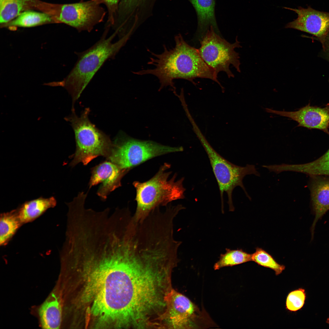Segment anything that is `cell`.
Listing matches in <instances>:
<instances>
[{"instance_id":"1","label":"cell","mask_w":329,"mask_h":329,"mask_svg":"<svg viewBox=\"0 0 329 329\" xmlns=\"http://www.w3.org/2000/svg\"><path fill=\"white\" fill-rule=\"evenodd\" d=\"M61 258L73 320L85 328H127L138 278L125 234L115 227L85 232L67 243Z\"/></svg>"},{"instance_id":"2","label":"cell","mask_w":329,"mask_h":329,"mask_svg":"<svg viewBox=\"0 0 329 329\" xmlns=\"http://www.w3.org/2000/svg\"><path fill=\"white\" fill-rule=\"evenodd\" d=\"M175 45L171 48L164 46V51L157 54L150 52L153 56L148 64L154 66L152 69L142 70L133 73L143 75H151L156 76L160 84L159 90L167 86L175 91L174 80L181 79L193 83L196 78H207L217 82L221 88H224L218 80L215 71L209 67L200 56L198 49L188 44L182 36L175 37Z\"/></svg>"},{"instance_id":"3","label":"cell","mask_w":329,"mask_h":329,"mask_svg":"<svg viewBox=\"0 0 329 329\" xmlns=\"http://www.w3.org/2000/svg\"><path fill=\"white\" fill-rule=\"evenodd\" d=\"M108 30L105 29L100 39L90 48L85 51L76 52L77 60L63 81V86L71 95L73 104L79 98L104 63L107 60L115 58L129 37V35H127L113 42L117 34L114 32L107 38Z\"/></svg>"},{"instance_id":"4","label":"cell","mask_w":329,"mask_h":329,"mask_svg":"<svg viewBox=\"0 0 329 329\" xmlns=\"http://www.w3.org/2000/svg\"><path fill=\"white\" fill-rule=\"evenodd\" d=\"M170 165L164 163L151 179L143 182L135 181L133 185L136 190V207L133 214L138 220L145 218L156 208L166 207L173 201L185 198L184 178L176 180L175 173L171 178Z\"/></svg>"},{"instance_id":"5","label":"cell","mask_w":329,"mask_h":329,"mask_svg":"<svg viewBox=\"0 0 329 329\" xmlns=\"http://www.w3.org/2000/svg\"><path fill=\"white\" fill-rule=\"evenodd\" d=\"M90 112L89 108H86L79 117L73 110L71 115L66 118L71 123L75 135L76 150L69 164L73 167L80 162L86 165L99 156L107 159L112 149L113 143L109 137L90 121Z\"/></svg>"},{"instance_id":"6","label":"cell","mask_w":329,"mask_h":329,"mask_svg":"<svg viewBox=\"0 0 329 329\" xmlns=\"http://www.w3.org/2000/svg\"><path fill=\"white\" fill-rule=\"evenodd\" d=\"M113 143L112 149L107 159L129 171L152 158L183 150L182 146L173 147L151 140H140L122 132L118 135Z\"/></svg>"},{"instance_id":"7","label":"cell","mask_w":329,"mask_h":329,"mask_svg":"<svg viewBox=\"0 0 329 329\" xmlns=\"http://www.w3.org/2000/svg\"><path fill=\"white\" fill-rule=\"evenodd\" d=\"M207 155L214 174L217 182L221 196L222 210L223 207V194H227L230 211L234 210L232 202V192L237 186L240 187L250 200L243 184L244 177L249 175L260 176L254 165L247 164L245 166L236 165L228 161L216 152L210 145L201 131L196 134Z\"/></svg>"},{"instance_id":"8","label":"cell","mask_w":329,"mask_h":329,"mask_svg":"<svg viewBox=\"0 0 329 329\" xmlns=\"http://www.w3.org/2000/svg\"><path fill=\"white\" fill-rule=\"evenodd\" d=\"M200 44L201 46L198 49L200 56L217 75L224 72L229 78L234 77V75L230 69L231 65L240 72L239 54L235 51V48L241 47L237 37L235 41L231 44L216 34L211 26L202 37Z\"/></svg>"},{"instance_id":"9","label":"cell","mask_w":329,"mask_h":329,"mask_svg":"<svg viewBox=\"0 0 329 329\" xmlns=\"http://www.w3.org/2000/svg\"><path fill=\"white\" fill-rule=\"evenodd\" d=\"M201 312L188 298L173 288L168 294L163 316V328L195 329L200 326Z\"/></svg>"},{"instance_id":"10","label":"cell","mask_w":329,"mask_h":329,"mask_svg":"<svg viewBox=\"0 0 329 329\" xmlns=\"http://www.w3.org/2000/svg\"><path fill=\"white\" fill-rule=\"evenodd\" d=\"M101 0H89L63 4L59 8L56 20L74 28L79 32H91L97 25L102 22L106 15L101 6Z\"/></svg>"},{"instance_id":"11","label":"cell","mask_w":329,"mask_h":329,"mask_svg":"<svg viewBox=\"0 0 329 329\" xmlns=\"http://www.w3.org/2000/svg\"><path fill=\"white\" fill-rule=\"evenodd\" d=\"M297 15V18L288 23L286 28H292L314 35L324 42L329 32V12L319 11L310 7L297 9L284 7Z\"/></svg>"},{"instance_id":"12","label":"cell","mask_w":329,"mask_h":329,"mask_svg":"<svg viewBox=\"0 0 329 329\" xmlns=\"http://www.w3.org/2000/svg\"><path fill=\"white\" fill-rule=\"evenodd\" d=\"M266 112L286 117L296 122L298 126L323 131L329 135V103L324 108L311 106L310 104L298 110L279 111L269 108Z\"/></svg>"},{"instance_id":"13","label":"cell","mask_w":329,"mask_h":329,"mask_svg":"<svg viewBox=\"0 0 329 329\" xmlns=\"http://www.w3.org/2000/svg\"><path fill=\"white\" fill-rule=\"evenodd\" d=\"M129 171L109 160L104 161L92 168L89 189L101 183L97 194L105 200L110 193L121 186V180Z\"/></svg>"},{"instance_id":"14","label":"cell","mask_w":329,"mask_h":329,"mask_svg":"<svg viewBox=\"0 0 329 329\" xmlns=\"http://www.w3.org/2000/svg\"><path fill=\"white\" fill-rule=\"evenodd\" d=\"M270 169L276 174L290 171L313 175H329V149L320 157L312 162L300 164L271 165Z\"/></svg>"},{"instance_id":"15","label":"cell","mask_w":329,"mask_h":329,"mask_svg":"<svg viewBox=\"0 0 329 329\" xmlns=\"http://www.w3.org/2000/svg\"><path fill=\"white\" fill-rule=\"evenodd\" d=\"M311 196L315 218L310 228L313 240L316 224L329 210V181H317L313 185Z\"/></svg>"},{"instance_id":"16","label":"cell","mask_w":329,"mask_h":329,"mask_svg":"<svg viewBox=\"0 0 329 329\" xmlns=\"http://www.w3.org/2000/svg\"><path fill=\"white\" fill-rule=\"evenodd\" d=\"M42 327L44 329H58L62 321V309L58 297L52 293L39 309Z\"/></svg>"},{"instance_id":"17","label":"cell","mask_w":329,"mask_h":329,"mask_svg":"<svg viewBox=\"0 0 329 329\" xmlns=\"http://www.w3.org/2000/svg\"><path fill=\"white\" fill-rule=\"evenodd\" d=\"M57 201L54 196L42 197L25 202L16 208L23 225L35 220L48 209L53 208Z\"/></svg>"},{"instance_id":"18","label":"cell","mask_w":329,"mask_h":329,"mask_svg":"<svg viewBox=\"0 0 329 329\" xmlns=\"http://www.w3.org/2000/svg\"><path fill=\"white\" fill-rule=\"evenodd\" d=\"M23 225L16 209L1 214L0 245H7L18 229Z\"/></svg>"},{"instance_id":"19","label":"cell","mask_w":329,"mask_h":329,"mask_svg":"<svg viewBox=\"0 0 329 329\" xmlns=\"http://www.w3.org/2000/svg\"><path fill=\"white\" fill-rule=\"evenodd\" d=\"M197 13L198 26L201 32L212 26L217 30L214 15V0H189Z\"/></svg>"},{"instance_id":"20","label":"cell","mask_w":329,"mask_h":329,"mask_svg":"<svg viewBox=\"0 0 329 329\" xmlns=\"http://www.w3.org/2000/svg\"><path fill=\"white\" fill-rule=\"evenodd\" d=\"M51 16L47 13L26 11L5 24L9 27H29L51 22Z\"/></svg>"},{"instance_id":"21","label":"cell","mask_w":329,"mask_h":329,"mask_svg":"<svg viewBox=\"0 0 329 329\" xmlns=\"http://www.w3.org/2000/svg\"><path fill=\"white\" fill-rule=\"evenodd\" d=\"M32 0H0V23L4 24L17 17Z\"/></svg>"},{"instance_id":"22","label":"cell","mask_w":329,"mask_h":329,"mask_svg":"<svg viewBox=\"0 0 329 329\" xmlns=\"http://www.w3.org/2000/svg\"><path fill=\"white\" fill-rule=\"evenodd\" d=\"M252 254L242 249H230L226 248L225 253L221 254L219 260L214 264V270L225 267H232L252 261Z\"/></svg>"},{"instance_id":"23","label":"cell","mask_w":329,"mask_h":329,"mask_svg":"<svg viewBox=\"0 0 329 329\" xmlns=\"http://www.w3.org/2000/svg\"><path fill=\"white\" fill-rule=\"evenodd\" d=\"M145 0H120L117 16L113 28L117 30L124 28L132 12Z\"/></svg>"},{"instance_id":"24","label":"cell","mask_w":329,"mask_h":329,"mask_svg":"<svg viewBox=\"0 0 329 329\" xmlns=\"http://www.w3.org/2000/svg\"><path fill=\"white\" fill-rule=\"evenodd\" d=\"M251 259L252 261L258 265L273 270L276 275L280 274L285 268L284 265L277 263L271 255L261 248H256L252 254Z\"/></svg>"},{"instance_id":"25","label":"cell","mask_w":329,"mask_h":329,"mask_svg":"<svg viewBox=\"0 0 329 329\" xmlns=\"http://www.w3.org/2000/svg\"><path fill=\"white\" fill-rule=\"evenodd\" d=\"M306 298L305 290L303 288H299L290 292L286 298V309L291 312L300 310L304 304Z\"/></svg>"},{"instance_id":"26","label":"cell","mask_w":329,"mask_h":329,"mask_svg":"<svg viewBox=\"0 0 329 329\" xmlns=\"http://www.w3.org/2000/svg\"><path fill=\"white\" fill-rule=\"evenodd\" d=\"M107 9L108 17L106 28H110L116 19L120 0H101Z\"/></svg>"},{"instance_id":"27","label":"cell","mask_w":329,"mask_h":329,"mask_svg":"<svg viewBox=\"0 0 329 329\" xmlns=\"http://www.w3.org/2000/svg\"><path fill=\"white\" fill-rule=\"evenodd\" d=\"M327 39V41H328L327 44H328L327 46H328V51H329V32L328 33V34H327V36H326V37L325 38V39Z\"/></svg>"},{"instance_id":"28","label":"cell","mask_w":329,"mask_h":329,"mask_svg":"<svg viewBox=\"0 0 329 329\" xmlns=\"http://www.w3.org/2000/svg\"><path fill=\"white\" fill-rule=\"evenodd\" d=\"M326 323L329 324V317L327 318L326 320Z\"/></svg>"}]
</instances>
